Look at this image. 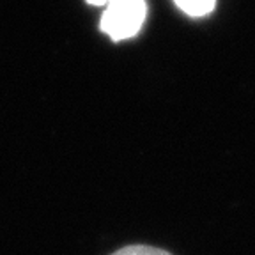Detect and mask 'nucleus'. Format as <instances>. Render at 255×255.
I'll return each mask as SVG.
<instances>
[{"label": "nucleus", "instance_id": "1", "mask_svg": "<svg viewBox=\"0 0 255 255\" xmlns=\"http://www.w3.org/2000/svg\"><path fill=\"white\" fill-rule=\"evenodd\" d=\"M145 20V0H108L101 30L114 41L133 37Z\"/></svg>", "mask_w": 255, "mask_h": 255}, {"label": "nucleus", "instance_id": "2", "mask_svg": "<svg viewBox=\"0 0 255 255\" xmlns=\"http://www.w3.org/2000/svg\"><path fill=\"white\" fill-rule=\"evenodd\" d=\"M175 4L190 16H204L215 9L216 0H175Z\"/></svg>", "mask_w": 255, "mask_h": 255}, {"label": "nucleus", "instance_id": "3", "mask_svg": "<svg viewBox=\"0 0 255 255\" xmlns=\"http://www.w3.org/2000/svg\"><path fill=\"white\" fill-rule=\"evenodd\" d=\"M112 255H172L170 252L161 250L156 247H147V245H129L121 250L114 252Z\"/></svg>", "mask_w": 255, "mask_h": 255}, {"label": "nucleus", "instance_id": "4", "mask_svg": "<svg viewBox=\"0 0 255 255\" xmlns=\"http://www.w3.org/2000/svg\"><path fill=\"white\" fill-rule=\"evenodd\" d=\"M87 2L92 5H103V4H107L108 0H87Z\"/></svg>", "mask_w": 255, "mask_h": 255}]
</instances>
